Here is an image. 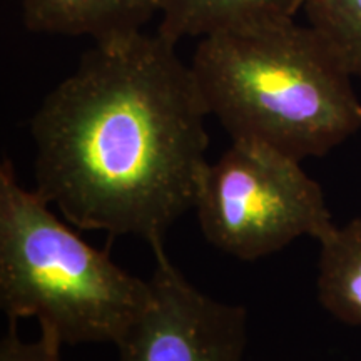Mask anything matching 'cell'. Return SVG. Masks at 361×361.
<instances>
[{"mask_svg": "<svg viewBox=\"0 0 361 361\" xmlns=\"http://www.w3.org/2000/svg\"><path fill=\"white\" fill-rule=\"evenodd\" d=\"M176 45L142 30L94 42L30 121L35 191L75 228L154 251L194 209L209 112Z\"/></svg>", "mask_w": 361, "mask_h": 361, "instance_id": "1", "label": "cell"}, {"mask_svg": "<svg viewBox=\"0 0 361 361\" xmlns=\"http://www.w3.org/2000/svg\"><path fill=\"white\" fill-rule=\"evenodd\" d=\"M189 66L207 112L233 141L301 162L361 129L353 75L322 34L295 17L206 35Z\"/></svg>", "mask_w": 361, "mask_h": 361, "instance_id": "2", "label": "cell"}, {"mask_svg": "<svg viewBox=\"0 0 361 361\" xmlns=\"http://www.w3.org/2000/svg\"><path fill=\"white\" fill-rule=\"evenodd\" d=\"M151 298V283L117 266L0 166V306L11 323L35 318L61 345H117Z\"/></svg>", "mask_w": 361, "mask_h": 361, "instance_id": "3", "label": "cell"}, {"mask_svg": "<svg viewBox=\"0 0 361 361\" xmlns=\"http://www.w3.org/2000/svg\"><path fill=\"white\" fill-rule=\"evenodd\" d=\"M194 209L206 241L241 261L303 236L323 241L336 228L322 186L301 162L255 142L233 141L207 164Z\"/></svg>", "mask_w": 361, "mask_h": 361, "instance_id": "4", "label": "cell"}, {"mask_svg": "<svg viewBox=\"0 0 361 361\" xmlns=\"http://www.w3.org/2000/svg\"><path fill=\"white\" fill-rule=\"evenodd\" d=\"M151 298L117 343L119 361H243L247 313L194 288L154 250Z\"/></svg>", "mask_w": 361, "mask_h": 361, "instance_id": "5", "label": "cell"}, {"mask_svg": "<svg viewBox=\"0 0 361 361\" xmlns=\"http://www.w3.org/2000/svg\"><path fill=\"white\" fill-rule=\"evenodd\" d=\"M161 0H20L29 30L56 35H87L106 40L142 30L159 13Z\"/></svg>", "mask_w": 361, "mask_h": 361, "instance_id": "6", "label": "cell"}, {"mask_svg": "<svg viewBox=\"0 0 361 361\" xmlns=\"http://www.w3.org/2000/svg\"><path fill=\"white\" fill-rule=\"evenodd\" d=\"M301 0H161L156 32L178 44L223 30L293 19Z\"/></svg>", "mask_w": 361, "mask_h": 361, "instance_id": "7", "label": "cell"}, {"mask_svg": "<svg viewBox=\"0 0 361 361\" xmlns=\"http://www.w3.org/2000/svg\"><path fill=\"white\" fill-rule=\"evenodd\" d=\"M319 245V303L341 323L361 326V218L335 228Z\"/></svg>", "mask_w": 361, "mask_h": 361, "instance_id": "8", "label": "cell"}, {"mask_svg": "<svg viewBox=\"0 0 361 361\" xmlns=\"http://www.w3.org/2000/svg\"><path fill=\"white\" fill-rule=\"evenodd\" d=\"M301 11L350 74L361 79V0H301Z\"/></svg>", "mask_w": 361, "mask_h": 361, "instance_id": "9", "label": "cell"}, {"mask_svg": "<svg viewBox=\"0 0 361 361\" xmlns=\"http://www.w3.org/2000/svg\"><path fill=\"white\" fill-rule=\"evenodd\" d=\"M61 348V343L42 333L37 341H24L17 323H11L0 343V361H62Z\"/></svg>", "mask_w": 361, "mask_h": 361, "instance_id": "10", "label": "cell"}]
</instances>
